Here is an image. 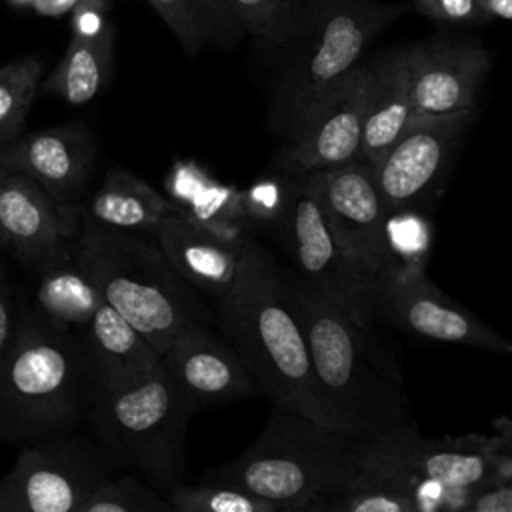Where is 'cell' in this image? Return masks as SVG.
<instances>
[{
    "instance_id": "d6986e66",
    "label": "cell",
    "mask_w": 512,
    "mask_h": 512,
    "mask_svg": "<svg viewBox=\"0 0 512 512\" xmlns=\"http://www.w3.org/2000/svg\"><path fill=\"white\" fill-rule=\"evenodd\" d=\"M152 238L174 270L204 298L216 304L226 296L238 270L242 246L222 240L176 210L162 220Z\"/></svg>"
},
{
    "instance_id": "5b68a950",
    "label": "cell",
    "mask_w": 512,
    "mask_h": 512,
    "mask_svg": "<svg viewBox=\"0 0 512 512\" xmlns=\"http://www.w3.org/2000/svg\"><path fill=\"white\" fill-rule=\"evenodd\" d=\"M74 256L102 300L162 354L188 324H214V308L168 262L148 234L120 232L80 220Z\"/></svg>"
},
{
    "instance_id": "e0dca14e",
    "label": "cell",
    "mask_w": 512,
    "mask_h": 512,
    "mask_svg": "<svg viewBox=\"0 0 512 512\" xmlns=\"http://www.w3.org/2000/svg\"><path fill=\"white\" fill-rule=\"evenodd\" d=\"M94 158V144L82 126L50 128L0 144V168L36 182L52 200L76 206Z\"/></svg>"
},
{
    "instance_id": "8992f818",
    "label": "cell",
    "mask_w": 512,
    "mask_h": 512,
    "mask_svg": "<svg viewBox=\"0 0 512 512\" xmlns=\"http://www.w3.org/2000/svg\"><path fill=\"white\" fill-rule=\"evenodd\" d=\"M194 414L160 362L144 378L98 390L86 418L112 468H134L144 482L168 494L182 484L186 430Z\"/></svg>"
},
{
    "instance_id": "484cf974",
    "label": "cell",
    "mask_w": 512,
    "mask_h": 512,
    "mask_svg": "<svg viewBox=\"0 0 512 512\" xmlns=\"http://www.w3.org/2000/svg\"><path fill=\"white\" fill-rule=\"evenodd\" d=\"M168 24L180 46L198 54L212 46H234L244 30L226 0H144Z\"/></svg>"
},
{
    "instance_id": "8d00e7d4",
    "label": "cell",
    "mask_w": 512,
    "mask_h": 512,
    "mask_svg": "<svg viewBox=\"0 0 512 512\" xmlns=\"http://www.w3.org/2000/svg\"><path fill=\"white\" fill-rule=\"evenodd\" d=\"M18 316H20V312L14 306L12 292L8 290V286L4 282H0V366L8 352V346L12 342Z\"/></svg>"
},
{
    "instance_id": "1f68e13d",
    "label": "cell",
    "mask_w": 512,
    "mask_h": 512,
    "mask_svg": "<svg viewBox=\"0 0 512 512\" xmlns=\"http://www.w3.org/2000/svg\"><path fill=\"white\" fill-rule=\"evenodd\" d=\"M390 270L424 268L432 242V228L422 212H392L386 218Z\"/></svg>"
},
{
    "instance_id": "d590c367",
    "label": "cell",
    "mask_w": 512,
    "mask_h": 512,
    "mask_svg": "<svg viewBox=\"0 0 512 512\" xmlns=\"http://www.w3.org/2000/svg\"><path fill=\"white\" fill-rule=\"evenodd\" d=\"M106 0H78L72 8V36H94L110 22L106 20Z\"/></svg>"
},
{
    "instance_id": "52a82bcc",
    "label": "cell",
    "mask_w": 512,
    "mask_h": 512,
    "mask_svg": "<svg viewBox=\"0 0 512 512\" xmlns=\"http://www.w3.org/2000/svg\"><path fill=\"white\" fill-rule=\"evenodd\" d=\"M110 470L96 442L40 440L0 478V512H78Z\"/></svg>"
},
{
    "instance_id": "30bf717a",
    "label": "cell",
    "mask_w": 512,
    "mask_h": 512,
    "mask_svg": "<svg viewBox=\"0 0 512 512\" xmlns=\"http://www.w3.org/2000/svg\"><path fill=\"white\" fill-rule=\"evenodd\" d=\"M406 10L408 4L376 0H322L314 16L320 32L292 84V120L296 122L314 102L348 78L374 36Z\"/></svg>"
},
{
    "instance_id": "4dcf8cb0",
    "label": "cell",
    "mask_w": 512,
    "mask_h": 512,
    "mask_svg": "<svg viewBox=\"0 0 512 512\" xmlns=\"http://www.w3.org/2000/svg\"><path fill=\"white\" fill-rule=\"evenodd\" d=\"M166 496L176 512H278L266 500L224 484H180Z\"/></svg>"
},
{
    "instance_id": "ab89813d",
    "label": "cell",
    "mask_w": 512,
    "mask_h": 512,
    "mask_svg": "<svg viewBox=\"0 0 512 512\" xmlns=\"http://www.w3.org/2000/svg\"><path fill=\"white\" fill-rule=\"evenodd\" d=\"M10 4L14 6H26V4H32V0H8Z\"/></svg>"
},
{
    "instance_id": "7a4b0ae2",
    "label": "cell",
    "mask_w": 512,
    "mask_h": 512,
    "mask_svg": "<svg viewBox=\"0 0 512 512\" xmlns=\"http://www.w3.org/2000/svg\"><path fill=\"white\" fill-rule=\"evenodd\" d=\"M212 308L214 324L248 368L258 394L272 406L328 426L316 398L308 346L286 270L266 246L254 238L242 244L234 282Z\"/></svg>"
},
{
    "instance_id": "836d02e7",
    "label": "cell",
    "mask_w": 512,
    "mask_h": 512,
    "mask_svg": "<svg viewBox=\"0 0 512 512\" xmlns=\"http://www.w3.org/2000/svg\"><path fill=\"white\" fill-rule=\"evenodd\" d=\"M414 10L434 20L460 24H478L488 20L476 0H414Z\"/></svg>"
},
{
    "instance_id": "2e32d148",
    "label": "cell",
    "mask_w": 512,
    "mask_h": 512,
    "mask_svg": "<svg viewBox=\"0 0 512 512\" xmlns=\"http://www.w3.org/2000/svg\"><path fill=\"white\" fill-rule=\"evenodd\" d=\"M212 326L188 324L160 354L166 376L194 412L258 394L240 356Z\"/></svg>"
},
{
    "instance_id": "8fae6325",
    "label": "cell",
    "mask_w": 512,
    "mask_h": 512,
    "mask_svg": "<svg viewBox=\"0 0 512 512\" xmlns=\"http://www.w3.org/2000/svg\"><path fill=\"white\" fill-rule=\"evenodd\" d=\"M354 266L374 282L390 270L386 218L380 190L362 160L300 176Z\"/></svg>"
},
{
    "instance_id": "f35d334b",
    "label": "cell",
    "mask_w": 512,
    "mask_h": 512,
    "mask_svg": "<svg viewBox=\"0 0 512 512\" xmlns=\"http://www.w3.org/2000/svg\"><path fill=\"white\" fill-rule=\"evenodd\" d=\"M488 18H512V0H476Z\"/></svg>"
},
{
    "instance_id": "e575fe53",
    "label": "cell",
    "mask_w": 512,
    "mask_h": 512,
    "mask_svg": "<svg viewBox=\"0 0 512 512\" xmlns=\"http://www.w3.org/2000/svg\"><path fill=\"white\" fill-rule=\"evenodd\" d=\"M454 512H512V482H486L468 492Z\"/></svg>"
},
{
    "instance_id": "f546056e",
    "label": "cell",
    "mask_w": 512,
    "mask_h": 512,
    "mask_svg": "<svg viewBox=\"0 0 512 512\" xmlns=\"http://www.w3.org/2000/svg\"><path fill=\"white\" fill-rule=\"evenodd\" d=\"M78 512H176L166 494L140 476L104 478Z\"/></svg>"
},
{
    "instance_id": "f1b7e54d",
    "label": "cell",
    "mask_w": 512,
    "mask_h": 512,
    "mask_svg": "<svg viewBox=\"0 0 512 512\" xmlns=\"http://www.w3.org/2000/svg\"><path fill=\"white\" fill-rule=\"evenodd\" d=\"M42 74V62L34 56L0 68V144L18 136Z\"/></svg>"
},
{
    "instance_id": "9a60e30c",
    "label": "cell",
    "mask_w": 512,
    "mask_h": 512,
    "mask_svg": "<svg viewBox=\"0 0 512 512\" xmlns=\"http://www.w3.org/2000/svg\"><path fill=\"white\" fill-rule=\"evenodd\" d=\"M372 86V68L358 66L314 102L296 122L286 166L300 176L360 160L362 126Z\"/></svg>"
},
{
    "instance_id": "4316f807",
    "label": "cell",
    "mask_w": 512,
    "mask_h": 512,
    "mask_svg": "<svg viewBox=\"0 0 512 512\" xmlns=\"http://www.w3.org/2000/svg\"><path fill=\"white\" fill-rule=\"evenodd\" d=\"M428 508L422 496L398 478L362 472L328 486L296 512H412Z\"/></svg>"
},
{
    "instance_id": "277c9868",
    "label": "cell",
    "mask_w": 512,
    "mask_h": 512,
    "mask_svg": "<svg viewBox=\"0 0 512 512\" xmlns=\"http://www.w3.org/2000/svg\"><path fill=\"white\" fill-rule=\"evenodd\" d=\"M96 382L78 336L18 316L0 366V442H40L86 418Z\"/></svg>"
},
{
    "instance_id": "83f0119b",
    "label": "cell",
    "mask_w": 512,
    "mask_h": 512,
    "mask_svg": "<svg viewBox=\"0 0 512 512\" xmlns=\"http://www.w3.org/2000/svg\"><path fill=\"white\" fill-rule=\"evenodd\" d=\"M244 34L268 46L290 42L304 20L314 18L322 0H226Z\"/></svg>"
},
{
    "instance_id": "6da1fadb",
    "label": "cell",
    "mask_w": 512,
    "mask_h": 512,
    "mask_svg": "<svg viewBox=\"0 0 512 512\" xmlns=\"http://www.w3.org/2000/svg\"><path fill=\"white\" fill-rule=\"evenodd\" d=\"M312 380L330 428L374 440L420 434L398 360L360 324L286 270Z\"/></svg>"
},
{
    "instance_id": "603a6c76",
    "label": "cell",
    "mask_w": 512,
    "mask_h": 512,
    "mask_svg": "<svg viewBox=\"0 0 512 512\" xmlns=\"http://www.w3.org/2000/svg\"><path fill=\"white\" fill-rule=\"evenodd\" d=\"M174 212L170 200L136 174L116 168L80 208V220L100 228L152 236Z\"/></svg>"
},
{
    "instance_id": "4fadbf2b",
    "label": "cell",
    "mask_w": 512,
    "mask_h": 512,
    "mask_svg": "<svg viewBox=\"0 0 512 512\" xmlns=\"http://www.w3.org/2000/svg\"><path fill=\"white\" fill-rule=\"evenodd\" d=\"M474 118V110L452 114H414L398 140L372 170L384 208L392 212H420L432 198L450 152Z\"/></svg>"
},
{
    "instance_id": "d4e9b609",
    "label": "cell",
    "mask_w": 512,
    "mask_h": 512,
    "mask_svg": "<svg viewBox=\"0 0 512 512\" xmlns=\"http://www.w3.org/2000/svg\"><path fill=\"white\" fill-rule=\"evenodd\" d=\"M114 58V26L94 36H72L68 48L44 82V90L68 104L92 100L106 84Z\"/></svg>"
},
{
    "instance_id": "7402d4cb",
    "label": "cell",
    "mask_w": 512,
    "mask_h": 512,
    "mask_svg": "<svg viewBox=\"0 0 512 512\" xmlns=\"http://www.w3.org/2000/svg\"><path fill=\"white\" fill-rule=\"evenodd\" d=\"M370 68L372 86L362 126L360 160L374 170L414 116V108L408 92L404 52L382 56Z\"/></svg>"
},
{
    "instance_id": "9c48e42d",
    "label": "cell",
    "mask_w": 512,
    "mask_h": 512,
    "mask_svg": "<svg viewBox=\"0 0 512 512\" xmlns=\"http://www.w3.org/2000/svg\"><path fill=\"white\" fill-rule=\"evenodd\" d=\"M370 316L398 332L442 344L512 354V344L442 292L424 268L388 270L372 282Z\"/></svg>"
},
{
    "instance_id": "5bb4252c",
    "label": "cell",
    "mask_w": 512,
    "mask_h": 512,
    "mask_svg": "<svg viewBox=\"0 0 512 512\" xmlns=\"http://www.w3.org/2000/svg\"><path fill=\"white\" fill-rule=\"evenodd\" d=\"M80 208L52 200L30 178L0 168V244L32 270H46L74 256Z\"/></svg>"
},
{
    "instance_id": "cb8c5ba5",
    "label": "cell",
    "mask_w": 512,
    "mask_h": 512,
    "mask_svg": "<svg viewBox=\"0 0 512 512\" xmlns=\"http://www.w3.org/2000/svg\"><path fill=\"white\" fill-rule=\"evenodd\" d=\"M38 316L50 326L78 336L104 302L76 256L38 276L34 292Z\"/></svg>"
},
{
    "instance_id": "74e56055",
    "label": "cell",
    "mask_w": 512,
    "mask_h": 512,
    "mask_svg": "<svg viewBox=\"0 0 512 512\" xmlns=\"http://www.w3.org/2000/svg\"><path fill=\"white\" fill-rule=\"evenodd\" d=\"M76 4L78 0H32L30 6H34V10L44 16H60L72 10Z\"/></svg>"
},
{
    "instance_id": "b9f144b4",
    "label": "cell",
    "mask_w": 512,
    "mask_h": 512,
    "mask_svg": "<svg viewBox=\"0 0 512 512\" xmlns=\"http://www.w3.org/2000/svg\"><path fill=\"white\" fill-rule=\"evenodd\" d=\"M106 2H112V0H106Z\"/></svg>"
},
{
    "instance_id": "d6a6232c",
    "label": "cell",
    "mask_w": 512,
    "mask_h": 512,
    "mask_svg": "<svg viewBox=\"0 0 512 512\" xmlns=\"http://www.w3.org/2000/svg\"><path fill=\"white\" fill-rule=\"evenodd\" d=\"M288 190L290 186H280L274 180H266V182H258L254 184L250 190L242 192L244 196V206H246V214L250 218L252 228L256 224H268V226H278L286 202H288Z\"/></svg>"
},
{
    "instance_id": "60d3db41",
    "label": "cell",
    "mask_w": 512,
    "mask_h": 512,
    "mask_svg": "<svg viewBox=\"0 0 512 512\" xmlns=\"http://www.w3.org/2000/svg\"><path fill=\"white\" fill-rule=\"evenodd\" d=\"M412 512H438L436 508H416V510H412Z\"/></svg>"
},
{
    "instance_id": "ba28073f",
    "label": "cell",
    "mask_w": 512,
    "mask_h": 512,
    "mask_svg": "<svg viewBox=\"0 0 512 512\" xmlns=\"http://www.w3.org/2000/svg\"><path fill=\"white\" fill-rule=\"evenodd\" d=\"M276 230L296 278L332 300L356 322L372 324V282L342 250L320 204L300 180L290 184L288 202Z\"/></svg>"
},
{
    "instance_id": "7c38bea8",
    "label": "cell",
    "mask_w": 512,
    "mask_h": 512,
    "mask_svg": "<svg viewBox=\"0 0 512 512\" xmlns=\"http://www.w3.org/2000/svg\"><path fill=\"white\" fill-rule=\"evenodd\" d=\"M510 440L508 418L502 420V432L494 436L466 434L428 440L418 434L398 448L394 478L414 488L420 496L422 488L462 492L466 496L492 480L512 482Z\"/></svg>"
},
{
    "instance_id": "ffe728a7",
    "label": "cell",
    "mask_w": 512,
    "mask_h": 512,
    "mask_svg": "<svg viewBox=\"0 0 512 512\" xmlns=\"http://www.w3.org/2000/svg\"><path fill=\"white\" fill-rule=\"evenodd\" d=\"M98 390L130 384L160 368L158 350L106 302L78 334Z\"/></svg>"
},
{
    "instance_id": "44dd1931",
    "label": "cell",
    "mask_w": 512,
    "mask_h": 512,
    "mask_svg": "<svg viewBox=\"0 0 512 512\" xmlns=\"http://www.w3.org/2000/svg\"><path fill=\"white\" fill-rule=\"evenodd\" d=\"M168 200L176 212L222 240L242 246L252 238L242 190L222 184L194 162L174 164L166 180Z\"/></svg>"
},
{
    "instance_id": "3957f363",
    "label": "cell",
    "mask_w": 512,
    "mask_h": 512,
    "mask_svg": "<svg viewBox=\"0 0 512 512\" xmlns=\"http://www.w3.org/2000/svg\"><path fill=\"white\" fill-rule=\"evenodd\" d=\"M386 444L388 440L352 436L300 412L272 406L252 444L204 472L202 482L234 486L266 500L278 512H296L328 486L362 472H380Z\"/></svg>"
},
{
    "instance_id": "ac0fdd59",
    "label": "cell",
    "mask_w": 512,
    "mask_h": 512,
    "mask_svg": "<svg viewBox=\"0 0 512 512\" xmlns=\"http://www.w3.org/2000/svg\"><path fill=\"white\" fill-rule=\"evenodd\" d=\"M414 114L474 110L476 90L488 72V54L472 44H426L404 52Z\"/></svg>"
}]
</instances>
